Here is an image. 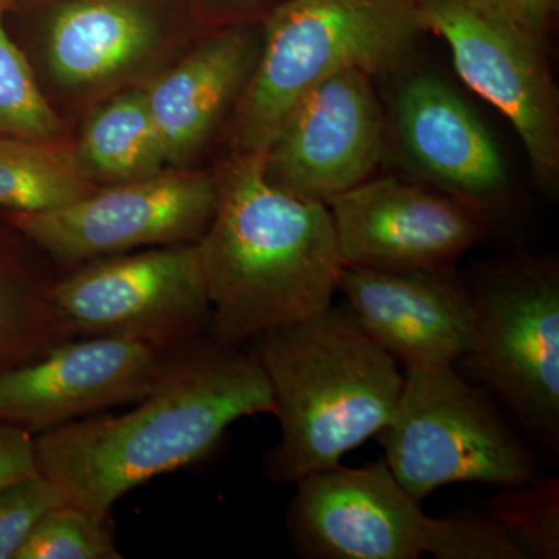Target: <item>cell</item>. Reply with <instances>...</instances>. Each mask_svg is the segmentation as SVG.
<instances>
[{
    "instance_id": "obj_7",
    "label": "cell",
    "mask_w": 559,
    "mask_h": 559,
    "mask_svg": "<svg viewBox=\"0 0 559 559\" xmlns=\"http://www.w3.org/2000/svg\"><path fill=\"white\" fill-rule=\"evenodd\" d=\"M474 340L462 364L551 459L559 454V271L518 257L468 288Z\"/></svg>"
},
{
    "instance_id": "obj_19",
    "label": "cell",
    "mask_w": 559,
    "mask_h": 559,
    "mask_svg": "<svg viewBox=\"0 0 559 559\" xmlns=\"http://www.w3.org/2000/svg\"><path fill=\"white\" fill-rule=\"evenodd\" d=\"M72 148L84 178L97 187L134 182L168 170L145 84L127 87L98 103Z\"/></svg>"
},
{
    "instance_id": "obj_12",
    "label": "cell",
    "mask_w": 559,
    "mask_h": 559,
    "mask_svg": "<svg viewBox=\"0 0 559 559\" xmlns=\"http://www.w3.org/2000/svg\"><path fill=\"white\" fill-rule=\"evenodd\" d=\"M384 148L385 119L370 75L347 69L290 109L264 153V176L297 200L326 205L367 180Z\"/></svg>"
},
{
    "instance_id": "obj_22",
    "label": "cell",
    "mask_w": 559,
    "mask_h": 559,
    "mask_svg": "<svg viewBox=\"0 0 559 559\" xmlns=\"http://www.w3.org/2000/svg\"><path fill=\"white\" fill-rule=\"evenodd\" d=\"M11 0H0V138L64 139V123L36 70L5 27Z\"/></svg>"
},
{
    "instance_id": "obj_23",
    "label": "cell",
    "mask_w": 559,
    "mask_h": 559,
    "mask_svg": "<svg viewBox=\"0 0 559 559\" xmlns=\"http://www.w3.org/2000/svg\"><path fill=\"white\" fill-rule=\"evenodd\" d=\"M108 520L64 502L47 511L14 559H121Z\"/></svg>"
},
{
    "instance_id": "obj_16",
    "label": "cell",
    "mask_w": 559,
    "mask_h": 559,
    "mask_svg": "<svg viewBox=\"0 0 559 559\" xmlns=\"http://www.w3.org/2000/svg\"><path fill=\"white\" fill-rule=\"evenodd\" d=\"M263 46V25L210 32L145 84L168 168H190L248 86Z\"/></svg>"
},
{
    "instance_id": "obj_25",
    "label": "cell",
    "mask_w": 559,
    "mask_h": 559,
    "mask_svg": "<svg viewBox=\"0 0 559 559\" xmlns=\"http://www.w3.org/2000/svg\"><path fill=\"white\" fill-rule=\"evenodd\" d=\"M39 474L35 436L0 421V488Z\"/></svg>"
},
{
    "instance_id": "obj_27",
    "label": "cell",
    "mask_w": 559,
    "mask_h": 559,
    "mask_svg": "<svg viewBox=\"0 0 559 559\" xmlns=\"http://www.w3.org/2000/svg\"><path fill=\"white\" fill-rule=\"evenodd\" d=\"M525 31L543 39L554 13L555 0H488Z\"/></svg>"
},
{
    "instance_id": "obj_24",
    "label": "cell",
    "mask_w": 559,
    "mask_h": 559,
    "mask_svg": "<svg viewBox=\"0 0 559 559\" xmlns=\"http://www.w3.org/2000/svg\"><path fill=\"white\" fill-rule=\"evenodd\" d=\"M64 502L61 489L40 473L0 488V559H14L36 522Z\"/></svg>"
},
{
    "instance_id": "obj_10",
    "label": "cell",
    "mask_w": 559,
    "mask_h": 559,
    "mask_svg": "<svg viewBox=\"0 0 559 559\" xmlns=\"http://www.w3.org/2000/svg\"><path fill=\"white\" fill-rule=\"evenodd\" d=\"M218 201L215 173L168 168L160 175L100 187L90 197L40 212H9L7 223L51 261H90L198 242Z\"/></svg>"
},
{
    "instance_id": "obj_21",
    "label": "cell",
    "mask_w": 559,
    "mask_h": 559,
    "mask_svg": "<svg viewBox=\"0 0 559 559\" xmlns=\"http://www.w3.org/2000/svg\"><path fill=\"white\" fill-rule=\"evenodd\" d=\"M479 510L524 554L559 558V479L540 474L527 484L500 487Z\"/></svg>"
},
{
    "instance_id": "obj_26",
    "label": "cell",
    "mask_w": 559,
    "mask_h": 559,
    "mask_svg": "<svg viewBox=\"0 0 559 559\" xmlns=\"http://www.w3.org/2000/svg\"><path fill=\"white\" fill-rule=\"evenodd\" d=\"M277 0H187L194 20L213 25L240 24ZM278 5V2H277Z\"/></svg>"
},
{
    "instance_id": "obj_11",
    "label": "cell",
    "mask_w": 559,
    "mask_h": 559,
    "mask_svg": "<svg viewBox=\"0 0 559 559\" xmlns=\"http://www.w3.org/2000/svg\"><path fill=\"white\" fill-rule=\"evenodd\" d=\"M190 20L187 0H57L40 24L36 51L60 97L102 102L170 64Z\"/></svg>"
},
{
    "instance_id": "obj_13",
    "label": "cell",
    "mask_w": 559,
    "mask_h": 559,
    "mask_svg": "<svg viewBox=\"0 0 559 559\" xmlns=\"http://www.w3.org/2000/svg\"><path fill=\"white\" fill-rule=\"evenodd\" d=\"M326 207L345 266L366 270L450 272L487 230L465 202L399 178L364 180Z\"/></svg>"
},
{
    "instance_id": "obj_18",
    "label": "cell",
    "mask_w": 559,
    "mask_h": 559,
    "mask_svg": "<svg viewBox=\"0 0 559 559\" xmlns=\"http://www.w3.org/2000/svg\"><path fill=\"white\" fill-rule=\"evenodd\" d=\"M40 257L10 224L9 229L0 227V373L35 362L73 340L51 307L57 278Z\"/></svg>"
},
{
    "instance_id": "obj_14",
    "label": "cell",
    "mask_w": 559,
    "mask_h": 559,
    "mask_svg": "<svg viewBox=\"0 0 559 559\" xmlns=\"http://www.w3.org/2000/svg\"><path fill=\"white\" fill-rule=\"evenodd\" d=\"M176 353L119 337H73L35 362L0 373V421L38 436L135 403Z\"/></svg>"
},
{
    "instance_id": "obj_3",
    "label": "cell",
    "mask_w": 559,
    "mask_h": 559,
    "mask_svg": "<svg viewBox=\"0 0 559 559\" xmlns=\"http://www.w3.org/2000/svg\"><path fill=\"white\" fill-rule=\"evenodd\" d=\"M250 342L282 430L264 455V479L296 484L336 468L392 418L404 373L347 308L331 307Z\"/></svg>"
},
{
    "instance_id": "obj_8",
    "label": "cell",
    "mask_w": 559,
    "mask_h": 559,
    "mask_svg": "<svg viewBox=\"0 0 559 559\" xmlns=\"http://www.w3.org/2000/svg\"><path fill=\"white\" fill-rule=\"evenodd\" d=\"M50 301L72 337H119L179 352L210 329L198 242L80 264L55 280Z\"/></svg>"
},
{
    "instance_id": "obj_6",
    "label": "cell",
    "mask_w": 559,
    "mask_h": 559,
    "mask_svg": "<svg viewBox=\"0 0 559 559\" xmlns=\"http://www.w3.org/2000/svg\"><path fill=\"white\" fill-rule=\"evenodd\" d=\"M374 437L395 479L419 502L447 485L511 487L543 474L491 396L454 364L404 369L396 409Z\"/></svg>"
},
{
    "instance_id": "obj_20",
    "label": "cell",
    "mask_w": 559,
    "mask_h": 559,
    "mask_svg": "<svg viewBox=\"0 0 559 559\" xmlns=\"http://www.w3.org/2000/svg\"><path fill=\"white\" fill-rule=\"evenodd\" d=\"M98 189L81 173L72 142L0 138V209L40 212L72 204Z\"/></svg>"
},
{
    "instance_id": "obj_5",
    "label": "cell",
    "mask_w": 559,
    "mask_h": 559,
    "mask_svg": "<svg viewBox=\"0 0 559 559\" xmlns=\"http://www.w3.org/2000/svg\"><path fill=\"white\" fill-rule=\"evenodd\" d=\"M286 528L310 559H524L479 509L429 518L384 460L296 481Z\"/></svg>"
},
{
    "instance_id": "obj_17",
    "label": "cell",
    "mask_w": 559,
    "mask_h": 559,
    "mask_svg": "<svg viewBox=\"0 0 559 559\" xmlns=\"http://www.w3.org/2000/svg\"><path fill=\"white\" fill-rule=\"evenodd\" d=\"M395 131L401 151L421 175L487 221L507 187L506 162L450 84L432 75L406 81L396 98Z\"/></svg>"
},
{
    "instance_id": "obj_15",
    "label": "cell",
    "mask_w": 559,
    "mask_h": 559,
    "mask_svg": "<svg viewBox=\"0 0 559 559\" xmlns=\"http://www.w3.org/2000/svg\"><path fill=\"white\" fill-rule=\"evenodd\" d=\"M337 290L360 329L404 369L454 364L473 345V300L451 272L344 266Z\"/></svg>"
},
{
    "instance_id": "obj_9",
    "label": "cell",
    "mask_w": 559,
    "mask_h": 559,
    "mask_svg": "<svg viewBox=\"0 0 559 559\" xmlns=\"http://www.w3.org/2000/svg\"><path fill=\"white\" fill-rule=\"evenodd\" d=\"M425 31L450 46L455 70L520 135L540 189L559 180L558 94L543 39L488 0H415Z\"/></svg>"
},
{
    "instance_id": "obj_1",
    "label": "cell",
    "mask_w": 559,
    "mask_h": 559,
    "mask_svg": "<svg viewBox=\"0 0 559 559\" xmlns=\"http://www.w3.org/2000/svg\"><path fill=\"white\" fill-rule=\"evenodd\" d=\"M135 403L116 417L91 415L35 436L39 473L100 520L132 489L207 457L238 419L275 415L252 349L213 336L176 353Z\"/></svg>"
},
{
    "instance_id": "obj_4",
    "label": "cell",
    "mask_w": 559,
    "mask_h": 559,
    "mask_svg": "<svg viewBox=\"0 0 559 559\" xmlns=\"http://www.w3.org/2000/svg\"><path fill=\"white\" fill-rule=\"evenodd\" d=\"M425 32L415 0H285L267 13L248 86L227 119L230 154L266 153L290 109L347 69L385 72Z\"/></svg>"
},
{
    "instance_id": "obj_2",
    "label": "cell",
    "mask_w": 559,
    "mask_h": 559,
    "mask_svg": "<svg viewBox=\"0 0 559 559\" xmlns=\"http://www.w3.org/2000/svg\"><path fill=\"white\" fill-rule=\"evenodd\" d=\"M200 245L212 336L240 345L333 307L344 261L325 204L272 186L264 154H230Z\"/></svg>"
}]
</instances>
